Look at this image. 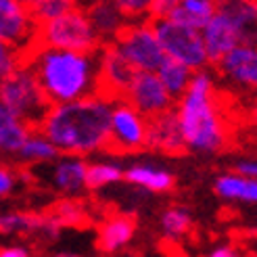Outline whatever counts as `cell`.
<instances>
[{"mask_svg": "<svg viewBox=\"0 0 257 257\" xmlns=\"http://www.w3.org/2000/svg\"><path fill=\"white\" fill-rule=\"evenodd\" d=\"M21 63L34 71L50 105H63L98 92L100 48L78 53L34 44L21 53Z\"/></svg>", "mask_w": 257, "mask_h": 257, "instance_id": "6da1fadb", "label": "cell"}, {"mask_svg": "<svg viewBox=\"0 0 257 257\" xmlns=\"http://www.w3.org/2000/svg\"><path fill=\"white\" fill-rule=\"evenodd\" d=\"M113 102L105 96H86L53 105L38 132L44 134L65 155H90L105 151L109 140Z\"/></svg>", "mask_w": 257, "mask_h": 257, "instance_id": "7a4b0ae2", "label": "cell"}, {"mask_svg": "<svg viewBox=\"0 0 257 257\" xmlns=\"http://www.w3.org/2000/svg\"><path fill=\"white\" fill-rule=\"evenodd\" d=\"M176 113L188 151L217 153L228 145V125L217 105L215 84L205 69L192 73L186 92L178 98Z\"/></svg>", "mask_w": 257, "mask_h": 257, "instance_id": "3957f363", "label": "cell"}, {"mask_svg": "<svg viewBox=\"0 0 257 257\" xmlns=\"http://www.w3.org/2000/svg\"><path fill=\"white\" fill-rule=\"evenodd\" d=\"M0 100L15 111L34 132H38L44 115L53 107L46 100L34 71L25 63H21L5 80H0Z\"/></svg>", "mask_w": 257, "mask_h": 257, "instance_id": "277c9868", "label": "cell"}, {"mask_svg": "<svg viewBox=\"0 0 257 257\" xmlns=\"http://www.w3.org/2000/svg\"><path fill=\"white\" fill-rule=\"evenodd\" d=\"M34 44L63 50H78V53H92V50L100 48L92 23H90L82 7H75L65 15L44 25H38V36Z\"/></svg>", "mask_w": 257, "mask_h": 257, "instance_id": "5b68a950", "label": "cell"}, {"mask_svg": "<svg viewBox=\"0 0 257 257\" xmlns=\"http://www.w3.org/2000/svg\"><path fill=\"white\" fill-rule=\"evenodd\" d=\"M151 23L157 34V40L163 48V53L170 59L182 63V65H186L192 71L207 69L209 57H207V50H205L201 30L174 21L172 17H155Z\"/></svg>", "mask_w": 257, "mask_h": 257, "instance_id": "8992f818", "label": "cell"}, {"mask_svg": "<svg viewBox=\"0 0 257 257\" xmlns=\"http://www.w3.org/2000/svg\"><path fill=\"white\" fill-rule=\"evenodd\" d=\"M149 145V119L143 113H138L125 100L113 102L111 113V127L107 140V153L113 155H130L147 149Z\"/></svg>", "mask_w": 257, "mask_h": 257, "instance_id": "52a82bcc", "label": "cell"}, {"mask_svg": "<svg viewBox=\"0 0 257 257\" xmlns=\"http://www.w3.org/2000/svg\"><path fill=\"white\" fill-rule=\"evenodd\" d=\"M113 44L136 67V71H157L163 59L168 57L157 40L151 21L127 23Z\"/></svg>", "mask_w": 257, "mask_h": 257, "instance_id": "ba28073f", "label": "cell"}, {"mask_svg": "<svg viewBox=\"0 0 257 257\" xmlns=\"http://www.w3.org/2000/svg\"><path fill=\"white\" fill-rule=\"evenodd\" d=\"M136 67L127 61L115 44L100 46V75H98V96H105L111 102L123 100L130 88Z\"/></svg>", "mask_w": 257, "mask_h": 257, "instance_id": "9c48e42d", "label": "cell"}, {"mask_svg": "<svg viewBox=\"0 0 257 257\" xmlns=\"http://www.w3.org/2000/svg\"><path fill=\"white\" fill-rule=\"evenodd\" d=\"M123 100L127 105H132L138 113H143L147 119L174 109L176 102L155 71H138L130 88H127Z\"/></svg>", "mask_w": 257, "mask_h": 257, "instance_id": "30bf717a", "label": "cell"}, {"mask_svg": "<svg viewBox=\"0 0 257 257\" xmlns=\"http://www.w3.org/2000/svg\"><path fill=\"white\" fill-rule=\"evenodd\" d=\"M36 36L38 23L32 17V11L15 0H0V40L23 53L34 46Z\"/></svg>", "mask_w": 257, "mask_h": 257, "instance_id": "8fae6325", "label": "cell"}, {"mask_svg": "<svg viewBox=\"0 0 257 257\" xmlns=\"http://www.w3.org/2000/svg\"><path fill=\"white\" fill-rule=\"evenodd\" d=\"M215 69L230 84L257 92V46L238 44L220 63H215Z\"/></svg>", "mask_w": 257, "mask_h": 257, "instance_id": "7c38bea8", "label": "cell"}, {"mask_svg": "<svg viewBox=\"0 0 257 257\" xmlns=\"http://www.w3.org/2000/svg\"><path fill=\"white\" fill-rule=\"evenodd\" d=\"M147 149H155L161 153H168V155H184L188 151L182 130H180L176 109L159 113L155 117H149V145H147Z\"/></svg>", "mask_w": 257, "mask_h": 257, "instance_id": "4fadbf2b", "label": "cell"}, {"mask_svg": "<svg viewBox=\"0 0 257 257\" xmlns=\"http://www.w3.org/2000/svg\"><path fill=\"white\" fill-rule=\"evenodd\" d=\"M215 13L224 15L245 46H257V0H215Z\"/></svg>", "mask_w": 257, "mask_h": 257, "instance_id": "5bb4252c", "label": "cell"}, {"mask_svg": "<svg viewBox=\"0 0 257 257\" xmlns=\"http://www.w3.org/2000/svg\"><path fill=\"white\" fill-rule=\"evenodd\" d=\"M86 15L90 19V23H92V30L98 38L100 46L105 44H113L115 38H117L123 28L130 21H127V17L121 13V9L115 5V0H107V3H94L84 9Z\"/></svg>", "mask_w": 257, "mask_h": 257, "instance_id": "9a60e30c", "label": "cell"}, {"mask_svg": "<svg viewBox=\"0 0 257 257\" xmlns=\"http://www.w3.org/2000/svg\"><path fill=\"white\" fill-rule=\"evenodd\" d=\"M201 36H203L205 50H207V57H209V65L220 63L230 50L240 44L232 23L224 15H220V13H215L207 21V25L201 30Z\"/></svg>", "mask_w": 257, "mask_h": 257, "instance_id": "2e32d148", "label": "cell"}, {"mask_svg": "<svg viewBox=\"0 0 257 257\" xmlns=\"http://www.w3.org/2000/svg\"><path fill=\"white\" fill-rule=\"evenodd\" d=\"M134 232H136V222L130 215H113L100 226L96 247L102 253H113L121 249L123 245H127L132 240Z\"/></svg>", "mask_w": 257, "mask_h": 257, "instance_id": "e0dca14e", "label": "cell"}, {"mask_svg": "<svg viewBox=\"0 0 257 257\" xmlns=\"http://www.w3.org/2000/svg\"><path fill=\"white\" fill-rule=\"evenodd\" d=\"M32 132H34L32 127L0 100V151L19 153V149L23 147V143Z\"/></svg>", "mask_w": 257, "mask_h": 257, "instance_id": "ac0fdd59", "label": "cell"}, {"mask_svg": "<svg viewBox=\"0 0 257 257\" xmlns=\"http://www.w3.org/2000/svg\"><path fill=\"white\" fill-rule=\"evenodd\" d=\"M59 228L61 226L48 213H7L0 217V230L5 232H40L53 238L59 234Z\"/></svg>", "mask_w": 257, "mask_h": 257, "instance_id": "d6986e66", "label": "cell"}, {"mask_svg": "<svg viewBox=\"0 0 257 257\" xmlns=\"http://www.w3.org/2000/svg\"><path fill=\"white\" fill-rule=\"evenodd\" d=\"M213 15L215 0H178V5L170 11L168 17L184 25H190L195 30H203Z\"/></svg>", "mask_w": 257, "mask_h": 257, "instance_id": "ffe728a7", "label": "cell"}, {"mask_svg": "<svg viewBox=\"0 0 257 257\" xmlns=\"http://www.w3.org/2000/svg\"><path fill=\"white\" fill-rule=\"evenodd\" d=\"M215 192L224 199L257 203V180L240 174H226L215 180Z\"/></svg>", "mask_w": 257, "mask_h": 257, "instance_id": "44dd1931", "label": "cell"}, {"mask_svg": "<svg viewBox=\"0 0 257 257\" xmlns=\"http://www.w3.org/2000/svg\"><path fill=\"white\" fill-rule=\"evenodd\" d=\"M86 170L88 165L82 159H63L55 168V186L69 195H78L86 188Z\"/></svg>", "mask_w": 257, "mask_h": 257, "instance_id": "7402d4cb", "label": "cell"}, {"mask_svg": "<svg viewBox=\"0 0 257 257\" xmlns=\"http://www.w3.org/2000/svg\"><path fill=\"white\" fill-rule=\"evenodd\" d=\"M123 178L130 184L143 186L153 192H165L174 186V176L165 170L153 168V165H132V168L123 174Z\"/></svg>", "mask_w": 257, "mask_h": 257, "instance_id": "603a6c76", "label": "cell"}, {"mask_svg": "<svg viewBox=\"0 0 257 257\" xmlns=\"http://www.w3.org/2000/svg\"><path fill=\"white\" fill-rule=\"evenodd\" d=\"M155 73L159 75L161 84L172 94V98L178 100L180 96L186 92V88H188V84L192 80V73H195V71L188 69L186 65H182V63H178V61H174L170 57H165Z\"/></svg>", "mask_w": 257, "mask_h": 257, "instance_id": "cb8c5ba5", "label": "cell"}, {"mask_svg": "<svg viewBox=\"0 0 257 257\" xmlns=\"http://www.w3.org/2000/svg\"><path fill=\"white\" fill-rule=\"evenodd\" d=\"M48 215L59 224V226H78L84 228L90 224V215L86 205L78 199H63L57 201L53 207H50Z\"/></svg>", "mask_w": 257, "mask_h": 257, "instance_id": "d4e9b609", "label": "cell"}, {"mask_svg": "<svg viewBox=\"0 0 257 257\" xmlns=\"http://www.w3.org/2000/svg\"><path fill=\"white\" fill-rule=\"evenodd\" d=\"M17 155L23 161H30V163H46V161H55L59 155H63V153L50 143L44 134L32 132L28 136V140L23 143V147L19 149Z\"/></svg>", "mask_w": 257, "mask_h": 257, "instance_id": "484cf974", "label": "cell"}, {"mask_svg": "<svg viewBox=\"0 0 257 257\" xmlns=\"http://www.w3.org/2000/svg\"><path fill=\"white\" fill-rule=\"evenodd\" d=\"M123 178V170L115 163H94L86 170V186L90 190H98L107 184H113Z\"/></svg>", "mask_w": 257, "mask_h": 257, "instance_id": "4316f807", "label": "cell"}, {"mask_svg": "<svg viewBox=\"0 0 257 257\" xmlns=\"http://www.w3.org/2000/svg\"><path fill=\"white\" fill-rule=\"evenodd\" d=\"M78 7V0H38L32 9V17L38 25H44L61 15H65L71 9Z\"/></svg>", "mask_w": 257, "mask_h": 257, "instance_id": "83f0119b", "label": "cell"}, {"mask_svg": "<svg viewBox=\"0 0 257 257\" xmlns=\"http://www.w3.org/2000/svg\"><path fill=\"white\" fill-rule=\"evenodd\" d=\"M190 213L182 207H170L165 209L161 215V226H163V232L176 238V236H184L188 230H190Z\"/></svg>", "mask_w": 257, "mask_h": 257, "instance_id": "f1b7e54d", "label": "cell"}, {"mask_svg": "<svg viewBox=\"0 0 257 257\" xmlns=\"http://www.w3.org/2000/svg\"><path fill=\"white\" fill-rule=\"evenodd\" d=\"M130 23L136 21H153L155 13V0H115Z\"/></svg>", "mask_w": 257, "mask_h": 257, "instance_id": "f546056e", "label": "cell"}, {"mask_svg": "<svg viewBox=\"0 0 257 257\" xmlns=\"http://www.w3.org/2000/svg\"><path fill=\"white\" fill-rule=\"evenodd\" d=\"M21 65V53L11 44L0 40V80H5L9 73H13Z\"/></svg>", "mask_w": 257, "mask_h": 257, "instance_id": "4dcf8cb0", "label": "cell"}, {"mask_svg": "<svg viewBox=\"0 0 257 257\" xmlns=\"http://www.w3.org/2000/svg\"><path fill=\"white\" fill-rule=\"evenodd\" d=\"M236 174L255 178L257 180V159H247V161H238L236 163Z\"/></svg>", "mask_w": 257, "mask_h": 257, "instance_id": "1f68e13d", "label": "cell"}, {"mask_svg": "<svg viewBox=\"0 0 257 257\" xmlns=\"http://www.w3.org/2000/svg\"><path fill=\"white\" fill-rule=\"evenodd\" d=\"M13 184H15V178H13V174L7 168H0V197L9 195V192L13 190Z\"/></svg>", "mask_w": 257, "mask_h": 257, "instance_id": "d6a6232c", "label": "cell"}, {"mask_svg": "<svg viewBox=\"0 0 257 257\" xmlns=\"http://www.w3.org/2000/svg\"><path fill=\"white\" fill-rule=\"evenodd\" d=\"M178 5V0H155V13H153V19L155 17H168L170 11Z\"/></svg>", "mask_w": 257, "mask_h": 257, "instance_id": "836d02e7", "label": "cell"}, {"mask_svg": "<svg viewBox=\"0 0 257 257\" xmlns=\"http://www.w3.org/2000/svg\"><path fill=\"white\" fill-rule=\"evenodd\" d=\"M0 257H30V253L21 247H9V249H0Z\"/></svg>", "mask_w": 257, "mask_h": 257, "instance_id": "e575fe53", "label": "cell"}, {"mask_svg": "<svg viewBox=\"0 0 257 257\" xmlns=\"http://www.w3.org/2000/svg\"><path fill=\"white\" fill-rule=\"evenodd\" d=\"M209 257H236V253L230 249V247H220V249H215Z\"/></svg>", "mask_w": 257, "mask_h": 257, "instance_id": "d590c367", "label": "cell"}, {"mask_svg": "<svg viewBox=\"0 0 257 257\" xmlns=\"http://www.w3.org/2000/svg\"><path fill=\"white\" fill-rule=\"evenodd\" d=\"M15 3H17V5H21V7H25V9H30V11H32V9L36 7V3H38V0H15Z\"/></svg>", "mask_w": 257, "mask_h": 257, "instance_id": "8d00e7d4", "label": "cell"}, {"mask_svg": "<svg viewBox=\"0 0 257 257\" xmlns=\"http://www.w3.org/2000/svg\"><path fill=\"white\" fill-rule=\"evenodd\" d=\"M94 3H107V0H78V7L86 9V7H90V5H94Z\"/></svg>", "mask_w": 257, "mask_h": 257, "instance_id": "74e56055", "label": "cell"}, {"mask_svg": "<svg viewBox=\"0 0 257 257\" xmlns=\"http://www.w3.org/2000/svg\"><path fill=\"white\" fill-rule=\"evenodd\" d=\"M251 117H253V121H255V125H257V98H255V102H253V109H251Z\"/></svg>", "mask_w": 257, "mask_h": 257, "instance_id": "f35d334b", "label": "cell"}, {"mask_svg": "<svg viewBox=\"0 0 257 257\" xmlns=\"http://www.w3.org/2000/svg\"><path fill=\"white\" fill-rule=\"evenodd\" d=\"M57 257H78V255H71V253H59Z\"/></svg>", "mask_w": 257, "mask_h": 257, "instance_id": "ab89813d", "label": "cell"}]
</instances>
